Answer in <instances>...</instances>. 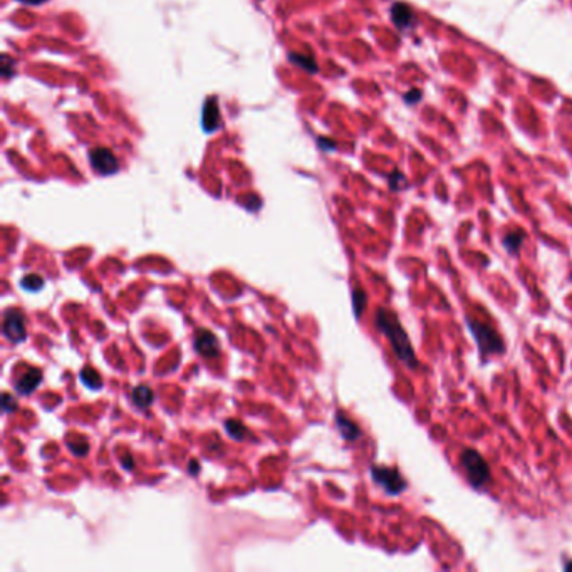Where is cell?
<instances>
[{
  "mask_svg": "<svg viewBox=\"0 0 572 572\" xmlns=\"http://www.w3.org/2000/svg\"><path fill=\"white\" fill-rule=\"evenodd\" d=\"M336 427L339 430L342 438L348 441H354L361 437V430H359L358 425L354 423V421H351L344 413H337L336 415Z\"/></svg>",
  "mask_w": 572,
  "mask_h": 572,
  "instance_id": "obj_10",
  "label": "cell"
},
{
  "mask_svg": "<svg viewBox=\"0 0 572 572\" xmlns=\"http://www.w3.org/2000/svg\"><path fill=\"white\" fill-rule=\"evenodd\" d=\"M462 469L465 471V477L470 482L471 487L483 488L490 482V467L485 462V458L480 455L477 450L467 448L462 453Z\"/></svg>",
  "mask_w": 572,
  "mask_h": 572,
  "instance_id": "obj_3",
  "label": "cell"
},
{
  "mask_svg": "<svg viewBox=\"0 0 572 572\" xmlns=\"http://www.w3.org/2000/svg\"><path fill=\"white\" fill-rule=\"evenodd\" d=\"M391 19H393L396 26L402 29V31H404V29L411 26L413 20H415V15H413L411 9L406 3H395V6L391 7Z\"/></svg>",
  "mask_w": 572,
  "mask_h": 572,
  "instance_id": "obj_11",
  "label": "cell"
},
{
  "mask_svg": "<svg viewBox=\"0 0 572 572\" xmlns=\"http://www.w3.org/2000/svg\"><path fill=\"white\" fill-rule=\"evenodd\" d=\"M3 411L6 413H12L14 410H17V402H15L14 398L9 393H3Z\"/></svg>",
  "mask_w": 572,
  "mask_h": 572,
  "instance_id": "obj_21",
  "label": "cell"
},
{
  "mask_svg": "<svg viewBox=\"0 0 572 572\" xmlns=\"http://www.w3.org/2000/svg\"><path fill=\"white\" fill-rule=\"evenodd\" d=\"M390 185L393 190H402V188L408 185V182H406V178L399 173V171H395V173H391V177H390Z\"/></svg>",
  "mask_w": 572,
  "mask_h": 572,
  "instance_id": "obj_20",
  "label": "cell"
},
{
  "mask_svg": "<svg viewBox=\"0 0 572 572\" xmlns=\"http://www.w3.org/2000/svg\"><path fill=\"white\" fill-rule=\"evenodd\" d=\"M20 286H22V289H26L29 292H36V291L43 289L44 279L37 274L24 275L22 281H20Z\"/></svg>",
  "mask_w": 572,
  "mask_h": 572,
  "instance_id": "obj_16",
  "label": "cell"
},
{
  "mask_svg": "<svg viewBox=\"0 0 572 572\" xmlns=\"http://www.w3.org/2000/svg\"><path fill=\"white\" fill-rule=\"evenodd\" d=\"M121 463H123L124 469H126V470H131L133 467H135V462H133V458L129 457V455H124V457L121 458Z\"/></svg>",
  "mask_w": 572,
  "mask_h": 572,
  "instance_id": "obj_23",
  "label": "cell"
},
{
  "mask_svg": "<svg viewBox=\"0 0 572 572\" xmlns=\"http://www.w3.org/2000/svg\"><path fill=\"white\" fill-rule=\"evenodd\" d=\"M225 430H227V433L230 435L232 438H235V440H244L245 437H249V430L245 427L244 423H240L239 420H227L225 421Z\"/></svg>",
  "mask_w": 572,
  "mask_h": 572,
  "instance_id": "obj_15",
  "label": "cell"
},
{
  "mask_svg": "<svg viewBox=\"0 0 572 572\" xmlns=\"http://www.w3.org/2000/svg\"><path fill=\"white\" fill-rule=\"evenodd\" d=\"M421 99V91L420 89H413V91H410V93H406L404 94V101L406 103H418Z\"/></svg>",
  "mask_w": 572,
  "mask_h": 572,
  "instance_id": "obj_22",
  "label": "cell"
},
{
  "mask_svg": "<svg viewBox=\"0 0 572 572\" xmlns=\"http://www.w3.org/2000/svg\"><path fill=\"white\" fill-rule=\"evenodd\" d=\"M193 346L195 349H197V353L205 356L207 359H214L220 354L219 339H217L215 334H212L208 329H200V331H197Z\"/></svg>",
  "mask_w": 572,
  "mask_h": 572,
  "instance_id": "obj_7",
  "label": "cell"
},
{
  "mask_svg": "<svg viewBox=\"0 0 572 572\" xmlns=\"http://www.w3.org/2000/svg\"><path fill=\"white\" fill-rule=\"evenodd\" d=\"M371 477H373L376 485L381 487L390 495L402 494L408 487L406 480L402 477L398 469H391V467L373 465L371 467Z\"/></svg>",
  "mask_w": 572,
  "mask_h": 572,
  "instance_id": "obj_4",
  "label": "cell"
},
{
  "mask_svg": "<svg viewBox=\"0 0 572 572\" xmlns=\"http://www.w3.org/2000/svg\"><path fill=\"white\" fill-rule=\"evenodd\" d=\"M153 398H154V393L152 388L136 386L135 390H133V403H135L140 410H145V408L152 406Z\"/></svg>",
  "mask_w": 572,
  "mask_h": 572,
  "instance_id": "obj_12",
  "label": "cell"
},
{
  "mask_svg": "<svg viewBox=\"0 0 572 572\" xmlns=\"http://www.w3.org/2000/svg\"><path fill=\"white\" fill-rule=\"evenodd\" d=\"M20 3H27V6H41V3L47 2V0H17Z\"/></svg>",
  "mask_w": 572,
  "mask_h": 572,
  "instance_id": "obj_24",
  "label": "cell"
},
{
  "mask_svg": "<svg viewBox=\"0 0 572 572\" xmlns=\"http://www.w3.org/2000/svg\"><path fill=\"white\" fill-rule=\"evenodd\" d=\"M81 381L85 383L89 390H101L103 386L101 374L96 369H93V367H86L85 371H81Z\"/></svg>",
  "mask_w": 572,
  "mask_h": 572,
  "instance_id": "obj_14",
  "label": "cell"
},
{
  "mask_svg": "<svg viewBox=\"0 0 572 572\" xmlns=\"http://www.w3.org/2000/svg\"><path fill=\"white\" fill-rule=\"evenodd\" d=\"M190 474H191V475H197V474H198L197 460H191V462H190Z\"/></svg>",
  "mask_w": 572,
  "mask_h": 572,
  "instance_id": "obj_25",
  "label": "cell"
},
{
  "mask_svg": "<svg viewBox=\"0 0 572 572\" xmlns=\"http://www.w3.org/2000/svg\"><path fill=\"white\" fill-rule=\"evenodd\" d=\"M43 381V371L41 369H31L26 374H22L15 383V390L19 395H31L37 390V386Z\"/></svg>",
  "mask_w": 572,
  "mask_h": 572,
  "instance_id": "obj_8",
  "label": "cell"
},
{
  "mask_svg": "<svg viewBox=\"0 0 572 572\" xmlns=\"http://www.w3.org/2000/svg\"><path fill=\"white\" fill-rule=\"evenodd\" d=\"M89 161L91 166L98 171L99 175H115L119 170V161L115 156V153L108 148H96L89 152Z\"/></svg>",
  "mask_w": 572,
  "mask_h": 572,
  "instance_id": "obj_6",
  "label": "cell"
},
{
  "mask_svg": "<svg viewBox=\"0 0 572 572\" xmlns=\"http://www.w3.org/2000/svg\"><path fill=\"white\" fill-rule=\"evenodd\" d=\"M376 328L379 329V332H383L390 341V344L393 346V351L396 354V358L403 362L404 366L410 367V369H416L418 367V359H416V353L413 349L410 337H408L406 331L399 323V319L396 317L395 312L388 311L385 307H379L376 311Z\"/></svg>",
  "mask_w": 572,
  "mask_h": 572,
  "instance_id": "obj_1",
  "label": "cell"
},
{
  "mask_svg": "<svg viewBox=\"0 0 572 572\" xmlns=\"http://www.w3.org/2000/svg\"><path fill=\"white\" fill-rule=\"evenodd\" d=\"M3 336L10 342H14V344L22 342L27 337L26 319H24L22 312L17 311V309H9L3 314Z\"/></svg>",
  "mask_w": 572,
  "mask_h": 572,
  "instance_id": "obj_5",
  "label": "cell"
},
{
  "mask_svg": "<svg viewBox=\"0 0 572 572\" xmlns=\"http://www.w3.org/2000/svg\"><path fill=\"white\" fill-rule=\"evenodd\" d=\"M366 302H367V298H366L365 291L354 289L353 291V306H354V314H356V317H359L362 312H365Z\"/></svg>",
  "mask_w": 572,
  "mask_h": 572,
  "instance_id": "obj_18",
  "label": "cell"
},
{
  "mask_svg": "<svg viewBox=\"0 0 572 572\" xmlns=\"http://www.w3.org/2000/svg\"><path fill=\"white\" fill-rule=\"evenodd\" d=\"M525 240V233L522 230H513L511 233H507V235L504 237V247L507 249V252L511 254V256H515V254H519V250L522 249V244H524Z\"/></svg>",
  "mask_w": 572,
  "mask_h": 572,
  "instance_id": "obj_13",
  "label": "cell"
},
{
  "mask_svg": "<svg viewBox=\"0 0 572 572\" xmlns=\"http://www.w3.org/2000/svg\"><path fill=\"white\" fill-rule=\"evenodd\" d=\"M289 59L294 62V64H298L302 68L304 71H309V73H316L317 71V64L314 61V57L312 56H300V54H291Z\"/></svg>",
  "mask_w": 572,
  "mask_h": 572,
  "instance_id": "obj_17",
  "label": "cell"
},
{
  "mask_svg": "<svg viewBox=\"0 0 572 572\" xmlns=\"http://www.w3.org/2000/svg\"><path fill=\"white\" fill-rule=\"evenodd\" d=\"M467 324H469L471 336L475 337V342H477V348L482 356H497V354L504 353V341L494 328L477 319H469Z\"/></svg>",
  "mask_w": 572,
  "mask_h": 572,
  "instance_id": "obj_2",
  "label": "cell"
},
{
  "mask_svg": "<svg viewBox=\"0 0 572 572\" xmlns=\"http://www.w3.org/2000/svg\"><path fill=\"white\" fill-rule=\"evenodd\" d=\"M68 448L76 457H86L87 452H89V443H87L85 438H79L76 441H68Z\"/></svg>",
  "mask_w": 572,
  "mask_h": 572,
  "instance_id": "obj_19",
  "label": "cell"
},
{
  "mask_svg": "<svg viewBox=\"0 0 572 572\" xmlns=\"http://www.w3.org/2000/svg\"><path fill=\"white\" fill-rule=\"evenodd\" d=\"M203 128L205 131H215L219 128L220 123V111H219V104H217V99H208L203 106V118H202Z\"/></svg>",
  "mask_w": 572,
  "mask_h": 572,
  "instance_id": "obj_9",
  "label": "cell"
}]
</instances>
